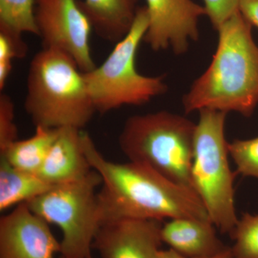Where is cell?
Returning a JSON list of instances; mask_svg holds the SVG:
<instances>
[{
	"mask_svg": "<svg viewBox=\"0 0 258 258\" xmlns=\"http://www.w3.org/2000/svg\"><path fill=\"white\" fill-rule=\"evenodd\" d=\"M82 142L88 162L102 179L101 189L98 191L102 225L121 220H210L192 190L143 164L108 160L86 132H82Z\"/></svg>",
	"mask_w": 258,
	"mask_h": 258,
	"instance_id": "cell-1",
	"label": "cell"
},
{
	"mask_svg": "<svg viewBox=\"0 0 258 258\" xmlns=\"http://www.w3.org/2000/svg\"><path fill=\"white\" fill-rule=\"evenodd\" d=\"M217 31L211 63L183 97L184 111L210 109L249 117L258 105V46L252 25L239 11Z\"/></svg>",
	"mask_w": 258,
	"mask_h": 258,
	"instance_id": "cell-2",
	"label": "cell"
},
{
	"mask_svg": "<svg viewBox=\"0 0 258 258\" xmlns=\"http://www.w3.org/2000/svg\"><path fill=\"white\" fill-rule=\"evenodd\" d=\"M25 111L35 127L82 130L96 113L84 74L72 57L42 48L29 66Z\"/></svg>",
	"mask_w": 258,
	"mask_h": 258,
	"instance_id": "cell-3",
	"label": "cell"
},
{
	"mask_svg": "<svg viewBox=\"0 0 258 258\" xmlns=\"http://www.w3.org/2000/svg\"><path fill=\"white\" fill-rule=\"evenodd\" d=\"M196 126L186 117L167 111L134 115L125 122L118 144L129 161L193 191L191 167Z\"/></svg>",
	"mask_w": 258,
	"mask_h": 258,
	"instance_id": "cell-4",
	"label": "cell"
},
{
	"mask_svg": "<svg viewBox=\"0 0 258 258\" xmlns=\"http://www.w3.org/2000/svg\"><path fill=\"white\" fill-rule=\"evenodd\" d=\"M197 123L191 167L193 191L213 225L231 235L238 222L236 213L235 173L231 169L225 136L227 113L203 109Z\"/></svg>",
	"mask_w": 258,
	"mask_h": 258,
	"instance_id": "cell-5",
	"label": "cell"
},
{
	"mask_svg": "<svg viewBox=\"0 0 258 258\" xmlns=\"http://www.w3.org/2000/svg\"><path fill=\"white\" fill-rule=\"evenodd\" d=\"M149 25L147 8H139L132 28L115 43L103 63L83 73L96 113L104 114L122 106H142L167 92L164 75L144 76L136 66L139 47Z\"/></svg>",
	"mask_w": 258,
	"mask_h": 258,
	"instance_id": "cell-6",
	"label": "cell"
},
{
	"mask_svg": "<svg viewBox=\"0 0 258 258\" xmlns=\"http://www.w3.org/2000/svg\"><path fill=\"white\" fill-rule=\"evenodd\" d=\"M102 179L94 169L75 181L52 186L27 203L28 208L48 224L62 231L60 256L88 258L102 225L97 188Z\"/></svg>",
	"mask_w": 258,
	"mask_h": 258,
	"instance_id": "cell-7",
	"label": "cell"
},
{
	"mask_svg": "<svg viewBox=\"0 0 258 258\" xmlns=\"http://www.w3.org/2000/svg\"><path fill=\"white\" fill-rule=\"evenodd\" d=\"M35 20L42 48L67 54L83 73L96 67L90 43L92 27L78 0H35Z\"/></svg>",
	"mask_w": 258,
	"mask_h": 258,
	"instance_id": "cell-8",
	"label": "cell"
},
{
	"mask_svg": "<svg viewBox=\"0 0 258 258\" xmlns=\"http://www.w3.org/2000/svg\"><path fill=\"white\" fill-rule=\"evenodd\" d=\"M149 28L144 41L154 51L171 48L175 55L189 50L198 41L199 20L207 15L205 7L192 0H146Z\"/></svg>",
	"mask_w": 258,
	"mask_h": 258,
	"instance_id": "cell-9",
	"label": "cell"
},
{
	"mask_svg": "<svg viewBox=\"0 0 258 258\" xmlns=\"http://www.w3.org/2000/svg\"><path fill=\"white\" fill-rule=\"evenodd\" d=\"M49 225L26 203L18 205L0 220V258H55L60 242Z\"/></svg>",
	"mask_w": 258,
	"mask_h": 258,
	"instance_id": "cell-10",
	"label": "cell"
},
{
	"mask_svg": "<svg viewBox=\"0 0 258 258\" xmlns=\"http://www.w3.org/2000/svg\"><path fill=\"white\" fill-rule=\"evenodd\" d=\"M159 220H121L103 224L93 242L101 258H159Z\"/></svg>",
	"mask_w": 258,
	"mask_h": 258,
	"instance_id": "cell-11",
	"label": "cell"
},
{
	"mask_svg": "<svg viewBox=\"0 0 258 258\" xmlns=\"http://www.w3.org/2000/svg\"><path fill=\"white\" fill-rule=\"evenodd\" d=\"M82 130L58 128L57 137L37 174L51 185L63 184L84 177L92 171L82 142Z\"/></svg>",
	"mask_w": 258,
	"mask_h": 258,
	"instance_id": "cell-12",
	"label": "cell"
},
{
	"mask_svg": "<svg viewBox=\"0 0 258 258\" xmlns=\"http://www.w3.org/2000/svg\"><path fill=\"white\" fill-rule=\"evenodd\" d=\"M210 220L176 218L162 225V242L186 258H210L229 248L218 237Z\"/></svg>",
	"mask_w": 258,
	"mask_h": 258,
	"instance_id": "cell-13",
	"label": "cell"
},
{
	"mask_svg": "<svg viewBox=\"0 0 258 258\" xmlns=\"http://www.w3.org/2000/svg\"><path fill=\"white\" fill-rule=\"evenodd\" d=\"M139 0H82L81 10L103 40L117 43L127 35L137 16Z\"/></svg>",
	"mask_w": 258,
	"mask_h": 258,
	"instance_id": "cell-14",
	"label": "cell"
},
{
	"mask_svg": "<svg viewBox=\"0 0 258 258\" xmlns=\"http://www.w3.org/2000/svg\"><path fill=\"white\" fill-rule=\"evenodd\" d=\"M53 186L37 174L17 169L0 157V210L27 203Z\"/></svg>",
	"mask_w": 258,
	"mask_h": 258,
	"instance_id": "cell-15",
	"label": "cell"
},
{
	"mask_svg": "<svg viewBox=\"0 0 258 258\" xmlns=\"http://www.w3.org/2000/svg\"><path fill=\"white\" fill-rule=\"evenodd\" d=\"M57 133L58 128L35 127L31 137L13 142L0 152V157L17 169L37 174Z\"/></svg>",
	"mask_w": 258,
	"mask_h": 258,
	"instance_id": "cell-16",
	"label": "cell"
},
{
	"mask_svg": "<svg viewBox=\"0 0 258 258\" xmlns=\"http://www.w3.org/2000/svg\"><path fill=\"white\" fill-rule=\"evenodd\" d=\"M35 0H0V31L23 36L37 35Z\"/></svg>",
	"mask_w": 258,
	"mask_h": 258,
	"instance_id": "cell-17",
	"label": "cell"
},
{
	"mask_svg": "<svg viewBox=\"0 0 258 258\" xmlns=\"http://www.w3.org/2000/svg\"><path fill=\"white\" fill-rule=\"evenodd\" d=\"M230 236L234 258H258V214H242Z\"/></svg>",
	"mask_w": 258,
	"mask_h": 258,
	"instance_id": "cell-18",
	"label": "cell"
},
{
	"mask_svg": "<svg viewBox=\"0 0 258 258\" xmlns=\"http://www.w3.org/2000/svg\"><path fill=\"white\" fill-rule=\"evenodd\" d=\"M228 149L235 162L236 174L258 180V137L235 139L228 143Z\"/></svg>",
	"mask_w": 258,
	"mask_h": 258,
	"instance_id": "cell-19",
	"label": "cell"
},
{
	"mask_svg": "<svg viewBox=\"0 0 258 258\" xmlns=\"http://www.w3.org/2000/svg\"><path fill=\"white\" fill-rule=\"evenodd\" d=\"M28 52L23 36L0 32V91H4L14 59L24 58Z\"/></svg>",
	"mask_w": 258,
	"mask_h": 258,
	"instance_id": "cell-20",
	"label": "cell"
},
{
	"mask_svg": "<svg viewBox=\"0 0 258 258\" xmlns=\"http://www.w3.org/2000/svg\"><path fill=\"white\" fill-rule=\"evenodd\" d=\"M15 104L6 93L0 94V152L18 140V130L15 121Z\"/></svg>",
	"mask_w": 258,
	"mask_h": 258,
	"instance_id": "cell-21",
	"label": "cell"
},
{
	"mask_svg": "<svg viewBox=\"0 0 258 258\" xmlns=\"http://www.w3.org/2000/svg\"><path fill=\"white\" fill-rule=\"evenodd\" d=\"M207 16L215 30L239 10L240 0H203Z\"/></svg>",
	"mask_w": 258,
	"mask_h": 258,
	"instance_id": "cell-22",
	"label": "cell"
},
{
	"mask_svg": "<svg viewBox=\"0 0 258 258\" xmlns=\"http://www.w3.org/2000/svg\"><path fill=\"white\" fill-rule=\"evenodd\" d=\"M239 10L251 25L258 28V0H240Z\"/></svg>",
	"mask_w": 258,
	"mask_h": 258,
	"instance_id": "cell-23",
	"label": "cell"
},
{
	"mask_svg": "<svg viewBox=\"0 0 258 258\" xmlns=\"http://www.w3.org/2000/svg\"><path fill=\"white\" fill-rule=\"evenodd\" d=\"M159 258H186L184 256L177 253L175 251L170 248L168 249H161L159 252Z\"/></svg>",
	"mask_w": 258,
	"mask_h": 258,
	"instance_id": "cell-24",
	"label": "cell"
},
{
	"mask_svg": "<svg viewBox=\"0 0 258 258\" xmlns=\"http://www.w3.org/2000/svg\"><path fill=\"white\" fill-rule=\"evenodd\" d=\"M210 258H234V256L232 253V251H231L230 247L227 250L225 251V252H222V253L217 254L216 256H214V257Z\"/></svg>",
	"mask_w": 258,
	"mask_h": 258,
	"instance_id": "cell-25",
	"label": "cell"
},
{
	"mask_svg": "<svg viewBox=\"0 0 258 258\" xmlns=\"http://www.w3.org/2000/svg\"><path fill=\"white\" fill-rule=\"evenodd\" d=\"M88 258H96V257H93L92 254H91V255H90L89 257H88Z\"/></svg>",
	"mask_w": 258,
	"mask_h": 258,
	"instance_id": "cell-26",
	"label": "cell"
},
{
	"mask_svg": "<svg viewBox=\"0 0 258 258\" xmlns=\"http://www.w3.org/2000/svg\"><path fill=\"white\" fill-rule=\"evenodd\" d=\"M60 258H64V257H61V256H60Z\"/></svg>",
	"mask_w": 258,
	"mask_h": 258,
	"instance_id": "cell-27",
	"label": "cell"
}]
</instances>
